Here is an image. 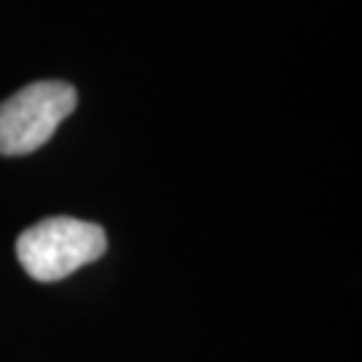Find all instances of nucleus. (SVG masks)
Wrapping results in <instances>:
<instances>
[{"label": "nucleus", "instance_id": "obj_2", "mask_svg": "<svg viewBox=\"0 0 362 362\" xmlns=\"http://www.w3.org/2000/svg\"><path fill=\"white\" fill-rule=\"evenodd\" d=\"M78 105V91L65 81H35L0 103V153L27 156L54 137Z\"/></svg>", "mask_w": 362, "mask_h": 362}, {"label": "nucleus", "instance_id": "obj_1", "mask_svg": "<svg viewBox=\"0 0 362 362\" xmlns=\"http://www.w3.org/2000/svg\"><path fill=\"white\" fill-rule=\"evenodd\" d=\"M107 250L105 228L78 218H46L30 226L16 239V258L33 279L59 282L100 260Z\"/></svg>", "mask_w": 362, "mask_h": 362}]
</instances>
